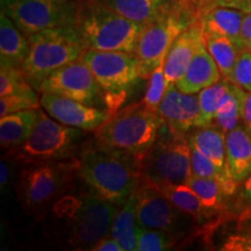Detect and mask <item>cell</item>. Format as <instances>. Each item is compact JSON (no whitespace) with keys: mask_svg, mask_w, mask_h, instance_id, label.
<instances>
[{"mask_svg":"<svg viewBox=\"0 0 251 251\" xmlns=\"http://www.w3.org/2000/svg\"><path fill=\"white\" fill-rule=\"evenodd\" d=\"M78 176L91 192L122 207L140 186V159L101 144L86 147L78 158Z\"/></svg>","mask_w":251,"mask_h":251,"instance_id":"1","label":"cell"},{"mask_svg":"<svg viewBox=\"0 0 251 251\" xmlns=\"http://www.w3.org/2000/svg\"><path fill=\"white\" fill-rule=\"evenodd\" d=\"M162 125L159 113L149 108L142 100L109 115L96 130L97 143L141 161L155 144Z\"/></svg>","mask_w":251,"mask_h":251,"instance_id":"2","label":"cell"},{"mask_svg":"<svg viewBox=\"0 0 251 251\" xmlns=\"http://www.w3.org/2000/svg\"><path fill=\"white\" fill-rule=\"evenodd\" d=\"M75 26L87 49L134 52L142 25L122 17L100 0L77 6Z\"/></svg>","mask_w":251,"mask_h":251,"instance_id":"3","label":"cell"},{"mask_svg":"<svg viewBox=\"0 0 251 251\" xmlns=\"http://www.w3.org/2000/svg\"><path fill=\"white\" fill-rule=\"evenodd\" d=\"M29 54L23 70L37 91L52 72L81 58L87 47L75 25L50 28L28 36Z\"/></svg>","mask_w":251,"mask_h":251,"instance_id":"4","label":"cell"},{"mask_svg":"<svg viewBox=\"0 0 251 251\" xmlns=\"http://www.w3.org/2000/svg\"><path fill=\"white\" fill-rule=\"evenodd\" d=\"M48 115L39 108V120L30 136L20 147L9 151L8 155L18 163L31 165L74 158L85 130L69 127Z\"/></svg>","mask_w":251,"mask_h":251,"instance_id":"5","label":"cell"},{"mask_svg":"<svg viewBox=\"0 0 251 251\" xmlns=\"http://www.w3.org/2000/svg\"><path fill=\"white\" fill-rule=\"evenodd\" d=\"M81 61L89 67L101 87L109 115L121 108L127 97L142 79L134 52L86 49Z\"/></svg>","mask_w":251,"mask_h":251,"instance_id":"6","label":"cell"},{"mask_svg":"<svg viewBox=\"0 0 251 251\" xmlns=\"http://www.w3.org/2000/svg\"><path fill=\"white\" fill-rule=\"evenodd\" d=\"M142 180L155 185L185 184L192 176L191 146L185 135L163 124L151 149L140 161Z\"/></svg>","mask_w":251,"mask_h":251,"instance_id":"7","label":"cell"},{"mask_svg":"<svg viewBox=\"0 0 251 251\" xmlns=\"http://www.w3.org/2000/svg\"><path fill=\"white\" fill-rule=\"evenodd\" d=\"M192 24L175 0L164 13L143 27L134 51L142 79H148L165 59L175 40Z\"/></svg>","mask_w":251,"mask_h":251,"instance_id":"8","label":"cell"},{"mask_svg":"<svg viewBox=\"0 0 251 251\" xmlns=\"http://www.w3.org/2000/svg\"><path fill=\"white\" fill-rule=\"evenodd\" d=\"M1 13L27 36L75 25L77 5L71 0H1Z\"/></svg>","mask_w":251,"mask_h":251,"instance_id":"9","label":"cell"},{"mask_svg":"<svg viewBox=\"0 0 251 251\" xmlns=\"http://www.w3.org/2000/svg\"><path fill=\"white\" fill-rule=\"evenodd\" d=\"M78 172V159L27 165L21 174L19 192L28 209H39L61 193L71 175Z\"/></svg>","mask_w":251,"mask_h":251,"instance_id":"10","label":"cell"},{"mask_svg":"<svg viewBox=\"0 0 251 251\" xmlns=\"http://www.w3.org/2000/svg\"><path fill=\"white\" fill-rule=\"evenodd\" d=\"M119 206L91 192L84 194L81 205L72 218L69 242L77 247H92L108 236ZM89 248V249H90Z\"/></svg>","mask_w":251,"mask_h":251,"instance_id":"11","label":"cell"},{"mask_svg":"<svg viewBox=\"0 0 251 251\" xmlns=\"http://www.w3.org/2000/svg\"><path fill=\"white\" fill-rule=\"evenodd\" d=\"M37 92L67 97L94 107L105 101L101 87L81 58L52 72L41 83Z\"/></svg>","mask_w":251,"mask_h":251,"instance_id":"12","label":"cell"},{"mask_svg":"<svg viewBox=\"0 0 251 251\" xmlns=\"http://www.w3.org/2000/svg\"><path fill=\"white\" fill-rule=\"evenodd\" d=\"M137 226L147 229H159L174 234L180 221L181 211L164 193L149 181L141 180L136 190Z\"/></svg>","mask_w":251,"mask_h":251,"instance_id":"13","label":"cell"},{"mask_svg":"<svg viewBox=\"0 0 251 251\" xmlns=\"http://www.w3.org/2000/svg\"><path fill=\"white\" fill-rule=\"evenodd\" d=\"M40 101L41 107L49 117L69 127L85 131L97 130L109 117L107 109L105 111L57 94L41 93Z\"/></svg>","mask_w":251,"mask_h":251,"instance_id":"14","label":"cell"},{"mask_svg":"<svg viewBox=\"0 0 251 251\" xmlns=\"http://www.w3.org/2000/svg\"><path fill=\"white\" fill-rule=\"evenodd\" d=\"M158 113L163 124L172 133L185 135L193 128H198L200 118L198 96L181 92L176 84H171L159 103Z\"/></svg>","mask_w":251,"mask_h":251,"instance_id":"15","label":"cell"},{"mask_svg":"<svg viewBox=\"0 0 251 251\" xmlns=\"http://www.w3.org/2000/svg\"><path fill=\"white\" fill-rule=\"evenodd\" d=\"M203 43L205 40L199 23L190 25L175 40L164 59V74L168 86L177 83V80L183 76L198 49Z\"/></svg>","mask_w":251,"mask_h":251,"instance_id":"16","label":"cell"},{"mask_svg":"<svg viewBox=\"0 0 251 251\" xmlns=\"http://www.w3.org/2000/svg\"><path fill=\"white\" fill-rule=\"evenodd\" d=\"M221 71L205 43L198 49L184 75L176 83L181 92L196 94L221 79Z\"/></svg>","mask_w":251,"mask_h":251,"instance_id":"17","label":"cell"},{"mask_svg":"<svg viewBox=\"0 0 251 251\" xmlns=\"http://www.w3.org/2000/svg\"><path fill=\"white\" fill-rule=\"evenodd\" d=\"M226 168L237 184L251 172V135L244 126L226 134Z\"/></svg>","mask_w":251,"mask_h":251,"instance_id":"18","label":"cell"},{"mask_svg":"<svg viewBox=\"0 0 251 251\" xmlns=\"http://www.w3.org/2000/svg\"><path fill=\"white\" fill-rule=\"evenodd\" d=\"M246 12L231 7H215L206 12L198 23L203 35H219L231 39L244 49L241 42V28Z\"/></svg>","mask_w":251,"mask_h":251,"instance_id":"19","label":"cell"},{"mask_svg":"<svg viewBox=\"0 0 251 251\" xmlns=\"http://www.w3.org/2000/svg\"><path fill=\"white\" fill-rule=\"evenodd\" d=\"M29 40L7 15H0V64L23 68L29 54Z\"/></svg>","mask_w":251,"mask_h":251,"instance_id":"20","label":"cell"},{"mask_svg":"<svg viewBox=\"0 0 251 251\" xmlns=\"http://www.w3.org/2000/svg\"><path fill=\"white\" fill-rule=\"evenodd\" d=\"M39 120V108L25 109L0 118V143L7 151L17 149L30 136Z\"/></svg>","mask_w":251,"mask_h":251,"instance_id":"21","label":"cell"},{"mask_svg":"<svg viewBox=\"0 0 251 251\" xmlns=\"http://www.w3.org/2000/svg\"><path fill=\"white\" fill-rule=\"evenodd\" d=\"M113 11L146 26L174 4L175 0H100Z\"/></svg>","mask_w":251,"mask_h":251,"instance_id":"22","label":"cell"},{"mask_svg":"<svg viewBox=\"0 0 251 251\" xmlns=\"http://www.w3.org/2000/svg\"><path fill=\"white\" fill-rule=\"evenodd\" d=\"M137 193L134 191L131 196L119 209L113 221L109 235L117 240L124 251L137 250V221H136Z\"/></svg>","mask_w":251,"mask_h":251,"instance_id":"23","label":"cell"},{"mask_svg":"<svg viewBox=\"0 0 251 251\" xmlns=\"http://www.w3.org/2000/svg\"><path fill=\"white\" fill-rule=\"evenodd\" d=\"M187 141L191 146L199 150L219 168L227 170L226 168V133L207 126L199 127L196 131L188 135Z\"/></svg>","mask_w":251,"mask_h":251,"instance_id":"24","label":"cell"},{"mask_svg":"<svg viewBox=\"0 0 251 251\" xmlns=\"http://www.w3.org/2000/svg\"><path fill=\"white\" fill-rule=\"evenodd\" d=\"M156 186L184 214L193 216L198 221L211 215L212 212L203 206L199 197L186 184H165Z\"/></svg>","mask_w":251,"mask_h":251,"instance_id":"25","label":"cell"},{"mask_svg":"<svg viewBox=\"0 0 251 251\" xmlns=\"http://www.w3.org/2000/svg\"><path fill=\"white\" fill-rule=\"evenodd\" d=\"M246 94L247 91L236 86L233 83L229 84L228 91L220 102L215 118L220 129L224 130L226 134L233 130L242 120Z\"/></svg>","mask_w":251,"mask_h":251,"instance_id":"26","label":"cell"},{"mask_svg":"<svg viewBox=\"0 0 251 251\" xmlns=\"http://www.w3.org/2000/svg\"><path fill=\"white\" fill-rule=\"evenodd\" d=\"M205 46L218 64L222 77L229 79L238 56L243 48L235 41L226 36L203 35Z\"/></svg>","mask_w":251,"mask_h":251,"instance_id":"27","label":"cell"},{"mask_svg":"<svg viewBox=\"0 0 251 251\" xmlns=\"http://www.w3.org/2000/svg\"><path fill=\"white\" fill-rule=\"evenodd\" d=\"M230 81L228 79H220L218 83L201 90L198 94L200 106V118L198 122V128L211 126L215 121L220 102L228 91Z\"/></svg>","mask_w":251,"mask_h":251,"instance_id":"28","label":"cell"},{"mask_svg":"<svg viewBox=\"0 0 251 251\" xmlns=\"http://www.w3.org/2000/svg\"><path fill=\"white\" fill-rule=\"evenodd\" d=\"M185 184L199 197L203 206L208 211L213 212L221 208L226 193L221 183H219L218 180L191 176Z\"/></svg>","mask_w":251,"mask_h":251,"instance_id":"29","label":"cell"},{"mask_svg":"<svg viewBox=\"0 0 251 251\" xmlns=\"http://www.w3.org/2000/svg\"><path fill=\"white\" fill-rule=\"evenodd\" d=\"M176 2L193 23H198L206 12L215 7H231L246 13L251 11V0H176Z\"/></svg>","mask_w":251,"mask_h":251,"instance_id":"30","label":"cell"},{"mask_svg":"<svg viewBox=\"0 0 251 251\" xmlns=\"http://www.w3.org/2000/svg\"><path fill=\"white\" fill-rule=\"evenodd\" d=\"M36 92L34 87H30L23 92L0 97V118L25 109L40 108L41 101Z\"/></svg>","mask_w":251,"mask_h":251,"instance_id":"31","label":"cell"},{"mask_svg":"<svg viewBox=\"0 0 251 251\" xmlns=\"http://www.w3.org/2000/svg\"><path fill=\"white\" fill-rule=\"evenodd\" d=\"M33 87L20 67L0 64V97L23 92Z\"/></svg>","mask_w":251,"mask_h":251,"instance_id":"32","label":"cell"},{"mask_svg":"<svg viewBox=\"0 0 251 251\" xmlns=\"http://www.w3.org/2000/svg\"><path fill=\"white\" fill-rule=\"evenodd\" d=\"M176 236L172 233L159 229L137 228L136 251H162L172 247Z\"/></svg>","mask_w":251,"mask_h":251,"instance_id":"33","label":"cell"},{"mask_svg":"<svg viewBox=\"0 0 251 251\" xmlns=\"http://www.w3.org/2000/svg\"><path fill=\"white\" fill-rule=\"evenodd\" d=\"M166 90H168V83H166L164 74V61H163L148 78V86H147L146 94H144L143 102L149 108L158 112L159 103H161Z\"/></svg>","mask_w":251,"mask_h":251,"instance_id":"34","label":"cell"},{"mask_svg":"<svg viewBox=\"0 0 251 251\" xmlns=\"http://www.w3.org/2000/svg\"><path fill=\"white\" fill-rule=\"evenodd\" d=\"M228 80L247 92L251 91V51L249 49L241 51Z\"/></svg>","mask_w":251,"mask_h":251,"instance_id":"35","label":"cell"},{"mask_svg":"<svg viewBox=\"0 0 251 251\" xmlns=\"http://www.w3.org/2000/svg\"><path fill=\"white\" fill-rule=\"evenodd\" d=\"M92 251H124L120 243L117 240H114L111 235L101 238L98 242L94 243L92 247L90 248Z\"/></svg>","mask_w":251,"mask_h":251,"instance_id":"36","label":"cell"},{"mask_svg":"<svg viewBox=\"0 0 251 251\" xmlns=\"http://www.w3.org/2000/svg\"><path fill=\"white\" fill-rule=\"evenodd\" d=\"M225 250H251V237L234 236L225 244Z\"/></svg>","mask_w":251,"mask_h":251,"instance_id":"37","label":"cell"},{"mask_svg":"<svg viewBox=\"0 0 251 251\" xmlns=\"http://www.w3.org/2000/svg\"><path fill=\"white\" fill-rule=\"evenodd\" d=\"M241 42L244 49H249L251 47V11L244 14L241 28Z\"/></svg>","mask_w":251,"mask_h":251,"instance_id":"38","label":"cell"},{"mask_svg":"<svg viewBox=\"0 0 251 251\" xmlns=\"http://www.w3.org/2000/svg\"><path fill=\"white\" fill-rule=\"evenodd\" d=\"M243 126L251 135V91L247 92L246 100H244L243 106V117H242Z\"/></svg>","mask_w":251,"mask_h":251,"instance_id":"39","label":"cell"},{"mask_svg":"<svg viewBox=\"0 0 251 251\" xmlns=\"http://www.w3.org/2000/svg\"><path fill=\"white\" fill-rule=\"evenodd\" d=\"M241 200L243 205L251 207V172L243 179L242 188H241Z\"/></svg>","mask_w":251,"mask_h":251,"instance_id":"40","label":"cell"},{"mask_svg":"<svg viewBox=\"0 0 251 251\" xmlns=\"http://www.w3.org/2000/svg\"><path fill=\"white\" fill-rule=\"evenodd\" d=\"M9 179V169L8 165L4 161H1L0 164V185H1V190L4 191L8 184Z\"/></svg>","mask_w":251,"mask_h":251,"instance_id":"41","label":"cell"},{"mask_svg":"<svg viewBox=\"0 0 251 251\" xmlns=\"http://www.w3.org/2000/svg\"><path fill=\"white\" fill-rule=\"evenodd\" d=\"M249 50H250V51H251V47H250V48H249Z\"/></svg>","mask_w":251,"mask_h":251,"instance_id":"42","label":"cell"},{"mask_svg":"<svg viewBox=\"0 0 251 251\" xmlns=\"http://www.w3.org/2000/svg\"><path fill=\"white\" fill-rule=\"evenodd\" d=\"M63 1H64V0H63Z\"/></svg>","mask_w":251,"mask_h":251,"instance_id":"43","label":"cell"}]
</instances>
